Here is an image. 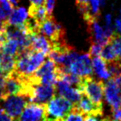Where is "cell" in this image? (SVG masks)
<instances>
[{"label":"cell","mask_w":121,"mask_h":121,"mask_svg":"<svg viewBox=\"0 0 121 121\" xmlns=\"http://www.w3.org/2000/svg\"><path fill=\"white\" fill-rule=\"evenodd\" d=\"M47 55L28 48L20 52L16 56V66L14 71L22 77L30 76L43 64Z\"/></svg>","instance_id":"obj_1"},{"label":"cell","mask_w":121,"mask_h":121,"mask_svg":"<svg viewBox=\"0 0 121 121\" xmlns=\"http://www.w3.org/2000/svg\"><path fill=\"white\" fill-rule=\"evenodd\" d=\"M74 104L61 95L54 96L46 104V120H64Z\"/></svg>","instance_id":"obj_2"},{"label":"cell","mask_w":121,"mask_h":121,"mask_svg":"<svg viewBox=\"0 0 121 121\" xmlns=\"http://www.w3.org/2000/svg\"><path fill=\"white\" fill-rule=\"evenodd\" d=\"M104 86V84L102 81H97L91 77V76H82L81 82L76 88L96 104L103 105Z\"/></svg>","instance_id":"obj_3"},{"label":"cell","mask_w":121,"mask_h":121,"mask_svg":"<svg viewBox=\"0 0 121 121\" xmlns=\"http://www.w3.org/2000/svg\"><path fill=\"white\" fill-rule=\"evenodd\" d=\"M56 85L50 84H31L27 89V96L29 102L37 104H47L52 97L56 95Z\"/></svg>","instance_id":"obj_4"},{"label":"cell","mask_w":121,"mask_h":121,"mask_svg":"<svg viewBox=\"0 0 121 121\" xmlns=\"http://www.w3.org/2000/svg\"><path fill=\"white\" fill-rule=\"evenodd\" d=\"M1 102L2 109L11 119H18L25 105L29 102V99L24 95H9Z\"/></svg>","instance_id":"obj_5"},{"label":"cell","mask_w":121,"mask_h":121,"mask_svg":"<svg viewBox=\"0 0 121 121\" xmlns=\"http://www.w3.org/2000/svg\"><path fill=\"white\" fill-rule=\"evenodd\" d=\"M39 32L47 37L52 43L65 40V30L60 24L55 20L52 15L42 21L38 25Z\"/></svg>","instance_id":"obj_6"},{"label":"cell","mask_w":121,"mask_h":121,"mask_svg":"<svg viewBox=\"0 0 121 121\" xmlns=\"http://www.w3.org/2000/svg\"><path fill=\"white\" fill-rule=\"evenodd\" d=\"M91 57L90 54H79L67 67V73H72L80 76H91L93 69Z\"/></svg>","instance_id":"obj_7"},{"label":"cell","mask_w":121,"mask_h":121,"mask_svg":"<svg viewBox=\"0 0 121 121\" xmlns=\"http://www.w3.org/2000/svg\"><path fill=\"white\" fill-rule=\"evenodd\" d=\"M104 95L105 100L109 104L112 111L121 107L120 86H118L113 78L107 80L104 86Z\"/></svg>","instance_id":"obj_8"},{"label":"cell","mask_w":121,"mask_h":121,"mask_svg":"<svg viewBox=\"0 0 121 121\" xmlns=\"http://www.w3.org/2000/svg\"><path fill=\"white\" fill-rule=\"evenodd\" d=\"M18 119L24 121L46 120V104L28 102L25 105Z\"/></svg>","instance_id":"obj_9"},{"label":"cell","mask_w":121,"mask_h":121,"mask_svg":"<svg viewBox=\"0 0 121 121\" xmlns=\"http://www.w3.org/2000/svg\"><path fill=\"white\" fill-rule=\"evenodd\" d=\"M74 109L82 113L84 116L95 115L101 118L103 115V105L96 104L85 94H82L79 102L74 104Z\"/></svg>","instance_id":"obj_10"},{"label":"cell","mask_w":121,"mask_h":121,"mask_svg":"<svg viewBox=\"0 0 121 121\" xmlns=\"http://www.w3.org/2000/svg\"><path fill=\"white\" fill-rule=\"evenodd\" d=\"M86 24L88 27V32L91 36V42H97L103 47L108 43L109 39L104 34V28H102L98 23L97 19H92L89 22H86Z\"/></svg>","instance_id":"obj_11"},{"label":"cell","mask_w":121,"mask_h":121,"mask_svg":"<svg viewBox=\"0 0 121 121\" xmlns=\"http://www.w3.org/2000/svg\"><path fill=\"white\" fill-rule=\"evenodd\" d=\"M30 48L37 52H43L47 56L52 49V42L41 32H36L32 35Z\"/></svg>","instance_id":"obj_12"},{"label":"cell","mask_w":121,"mask_h":121,"mask_svg":"<svg viewBox=\"0 0 121 121\" xmlns=\"http://www.w3.org/2000/svg\"><path fill=\"white\" fill-rule=\"evenodd\" d=\"M91 66H92L93 72H95L101 80L107 81L111 78V75L109 73L107 67L106 61L99 56H93L91 59Z\"/></svg>","instance_id":"obj_13"},{"label":"cell","mask_w":121,"mask_h":121,"mask_svg":"<svg viewBox=\"0 0 121 121\" xmlns=\"http://www.w3.org/2000/svg\"><path fill=\"white\" fill-rule=\"evenodd\" d=\"M27 18H28V13L26 9L22 7L16 8L13 9L11 13L9 14L8 22L10 25L21 26L25 23Z\"/></svg>","instance_id":"obj_14"},{"label":"cell","mask_w":121,"mask_h":121,"mask_svg":"<svg viewBox=\"0 0 121 121\" xmlns=\"http://www.w3.org/2000/svg\"><path fill=\"white\" fill-rule=\"evenodd\" d=\"M16 58L0 49V70L6 75H9L15 70Z\"/></svg>","instance_id":"obj_15"},{"label":"cell","mask_w":121,"mask_h":121,"mask_svg":"<svg viewBox=\"0 0 121 121\" xmlns=\"http://www.w3.org/2000/svg\"><path fill=\"white\" fill-rule=\"evenodd\" d=\"M28 15L29 17L32 19H33L37 24H40L42 21H44L46 18L51 16L48 13L47 9H46L45 5H40V6H37V5H32L30 6L28 9Z\"/></svg>","instance_id":"obj_16"},{"label":"cell","mask_w":121,"mask_h":121,"mask_svg":"<svg viewBox=\"0 0 121 121\" xmlns=\"http://www.w3.org/2000/svg\"><path fill=\"white\" fill-rule=\"evenodd\" d=\"M99 56H100L101 58L104 59V60H105L106 63L113 62V61H114V60H119V58H118L117 56L115 55L112 47H111V45L109 43V42L103 47Z\"/></svg>","instance_id":"obj_17"},{"label":"cell","mask_w":121,"mask_h":121,"mask_svg":"<svg viewBox=\"0 0 121 121\" xmlns=\"http://www.w3.org/2000/svg\"><path fill=\"white\" fill-rule=\"evenodd\" d=\"M109 44L112 47L115 55L119 59H121V34L114 32L109 40Z\"/></svg>","instance_id":"obj_18"},{"label":"cell","mask_w":121,"mask_h":121,"mask_svg":"<svg viewBox=\"0 0 121 121\" xmlns=\"http://www.w3.org/2000/svg\"><path fill=\"white\" fill-rule=\"evenodd\" d=\"M90 11L94 17L98 19L100 15V3L99 0H89Z\"/></svg>","instance_id":"obj_19"},{"label":"cell","mask_w":121,"mask_h":121,"mask_svg":"<svg viewBox=\"0 0 121 121\" xmlns=\"http://www.w3.org/2000/svg\"><path fill=\"white\" fill-rule=\"evenodd\" d=\"M84 114L82 113H81L80 111H77L76 109H73L66 116V118L64 119V120H68V121H73V120H76V121H81L84 120Z\"/></svg>","instance_id":"obj_20"},{"label":"cell","mask_w":121,"mask_h":121,"mask_svg":"<svg viewBox=\"0 0 121 121\" xmlns=\"http://www.w3.org/2000/svg\"><path fill=\"white\" fill-rule=\"evenodd\" d=\"M103 48V46H101L100 44L97 43V42H91V45L90 47L89 54L91 56H99L101 52V50Z\"/></svg>","instance_id":"obj_21"},{"label":"cell","mask_w":121,"mask_h":121,"mask_svg":"<svg viewBox=\"0 0 121 121\" xmlns=\"http://www.w3.org/2000/svg\"><path fill=\"white\" fill-rule=\"evenodd\" d=\"M56 0H45L44 5H45L46 9H47V12L50 15H52V12H53L54 7H55Z\"/></svg>","instance_id":"obj_22"},{"label":"cell","mask_w":121,"mask_h":121,"mask_svg":"<svg viewBox=\"0 0 121 121\" xmlns=\"http://www.w3.org/2000/svg\"><path fill=\"white\" fill-rule=\"evenodd\" d=\"M112 119L114 120H121V107L113 111Z\"/></svg>","instance_id":"obj_23"},{"label":"cell","mask_w":121,"mask_h":121,"mask_svg":"<svg viewBox=\"0 0 121 121\" xmlns=\"http://www.w3.org/2000/svg\"><path fill=\"white\" fill-rule=\"evenodd\" d=\"M9 14L6 13V11L3 9V7L0 5V20L2 21H8L9 18Z\"/></svg>","instance_id":"obj_24"},{"label":"cell","mask_w":121,"mask_h":121,"mask_svg":"<svg viewBox=\"0 0 121 121\" xmlns=\"http://www.w3.org/2000/svg\"><path fill=\"white\" fill-rule=\"evenodd\" d=\"M0 120H5V121H8V120H12L11 118L6 114L5 112L4 111V109H1L0 108Z\"/></svg>","instance_id":"obj_25"},{"label":"cell","mask_w":121,"mask_h":121,"mask_svg":"<svg viewBox=\"0 0 121 121\" xmlns=\"http://www.w3.org/2000/svg\"><path fill=\"white\" fill-rule=\"evenodd\" d=\"M114 27H115V29L117 30V32L121 33V17H119L115 19Z\"/></svg>","instance_id":"obj_26"},{"label":"cell","mask_w":121,"mask_h":121,"mask_svg":"<svg viewBox=\"0 0 121 121\" xmlns=\"http://www.w3.org/2000/svg\"><path fill=\"white\" fill-rule=\"evenodd\" d=\"M6 77H7V75L0 70V87H4V83H5V81H6Z\"/></svg>","instance_id":"obj_27"},{"label":"cell","mask_w":121,"mask_h":121,"mask_svg":"<svg viewBox=\"0 0 121 121\" xmlns=\"http://www.w3.org/2000/svg\"><path fill=\"white\" fill-rule=\"evenodd\" d=\"M111 78H113V79H114V81L116 82V84L121 87V71L118 73L117 75H115L114 76L111 77Z\"/></svg>","instance_id":"obj_28"},{"label":"cell","mask_w":121,"mask_h":121,"mask_svg":"<svg viewBox=\"0 0 121 121\" xmlns=\"http://www.w3.org/2000/svg\"><path fill=\"white\" fill-rule=\"evenodd\" d=\"M9 25L8 21H2L0 20V32H3L6 30V27Z\"/></svg>","instance_id":"obj_29"},{"label":"cell","mask_w":121,"mask_h":121,"mask_svg":"<svg viewBox=\"0 0 121 121\" xmlns=\"http://www.w3.org/2000/svg\"><path fill=\"white\" fill-rule=\"evenodd\" d=\"M30 2L33 5L40 6V5H43L44 3H45V0H30Z\"/></svg>","instance_id":"obj_30"},{"label":"cell","mask_w":121,"mask_h":121,"mask_svg":"<svg viewBox=\"0 0 121 121\" xmlns=\"http://www.w3.org/2000/svg\"><path fill=\"white\" fill-rule=\"evenodd\" d=\"M111 22H112V16L110 14H107L105 16V23L106 25H111Z\"/></svg>","instance_id":"obj_31"},{"label":"cell","mask_w":121,"mask_h":121,"mask_svg":"<svg viewBox=\"0 0 121 121\" xmlns=\"http://www.w3.org/2000/svg\"><path fill=\"white\" fill-rule=\"evenodd\" d=\"M76 5H79V4H86L89 3V0H76Z\"/></svg>","instance_id":"obj_32"},{"label":"cell","mask_w":121,"mask_h":121,"mask_svg":"<svg viewBox=\"0 0 121 121\" xmlns=\"http://www.w3.org/2000/svg\"><path fill=\"white\" fill-rule=\"evenodd\" d=\"M9 2H10V4H12L13 7H17V0H9Z\"/></svg>","instance_id":"obj_33"},{"label":"cell","mask_w":121,"mask_h":121,"mask_svg":"<svg viewBox=\"0 0 121 121\" xmlns=\"http://www.w3.org/2000/svg\"><path fill=\"white\" fill-rule=\"evenodd\" d=\"M99 3H100L101 7H103V6H104V4H105V0H99Z\"/></svg>","instance_id":"obj_34"},{"label":"cell","mask_w":121,"mask_h":121,"mask_svg":"<svg viewBox=\"0 0 121 121\" xmlns=\"http://www.w3.org/2000/svg\"><path fill=\"white\" fill-rule=\"evenodd\" d=\"M120 97H121V89H120Z\"/></svg>","instance_id":"obj_35"},{"label":"cell","mask_w":121,"mask_h":121,"mask_svg":"<svg viewBox=\"0 0 121 121\" xmlns=\"http://www.w3.org/2000/svg\"><path fill=\"white\" fill-rule=\"evenodd\" d=\"M120 13H121V9H120Z\"/></svg>","instance_id":"obj_36"}]
</instances>
